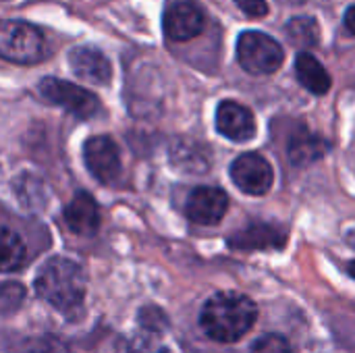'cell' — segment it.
I'll return each mask as SVG.
<instances>
[{
	"label": "cell",
	"instance_id": "cell-1",
	"mask_svg": "<svg viewBox=\"0 0 355 353\" xmlns=\"http://www.w3.org/2000/svg\"><path fill=\"white\" fill-rule=\"evenodd\" d=\"M258 318L256 304L237 291H218L202 308L200 327L218 343H235L245 337Z\"/></svg>",
	"mask_w": 355,
	"mask_h": 353
},
{
	"label": "cell",
	"instance_id": "cell-2",
	"mask_svg": "<svg viewBox=\"0 0 355 353\" xmlns=\"http://www.w3.org/2000/svg\"><path fill=\"white\" fill-rule=\"evenodd\" d=\"M37 295L62 314H73L85 298L83 268L69 258H50L35 277Z\"/></svg>",
	"mask_w": 355,
	"mask_h": 353
},
{
	"label": "cell",
	"instance_id": "cell-3",
	"mask_svg": "<svg viewBox=\"0 0 355 353\" xmlns=\"http://www.w3.org/2000/svg\"><path fill=\"white\" fill-rule=\"evenodd\" d=\"M48 56V42L35 25L17 19L0 21V58L15 64H35Z\"/></svg>",
	"mask_w": 355,
	"mask_h": 353
},
{
	"label": "cell",
	"instance_id": "cell-4",
	"mask_svg": "<svg viewBox=\"0 0 355 353\" xmlns=\"http://www.w3.org/2000/svg\"><path fill=\"white\" fill-rule=\"evenodd\" d=\"M285 60L283 46L264 31H243L237 40V62L250 75H272Z\"/></svg>",
	"mask_w": 355,
	"mask_h": 353
},
{
	"label": "cell",
	"instance_id": "cell-5",
	"mask_svg": "<svg viewBox=\"0 0 355 353\" xmlns=\"http://www.w3.org/2000/svg\"><path fill=\"white\" fill-rule=\"evenodd\" d=\"M37 92L46 102L60 106L79 119H89L100 106L98 98L89 89L58 77H44L37 85Z\"/></svg>",
	"mask_w": 355,
	"mask_h": 353
},
{
	"label": "cell",
	"instance_id": "cell-6",
	"mask_svg": "<svg viewBox=\"0 0 355 353\" xmlns=\"http://www.w3.org/2000/svg\"><path fill=\"white\" fill-rule=\"evenodd\" d=\"M206 27V12L196 0H168L162 12V29L171 42H189Z\"/></svg>",
	"mask_w": 355,
	"mask_h": 353
},
{
	"label": "cell",
	"instance_id": "cell-7",
	"mask_svg": "<svg viewBox=\"0 0 355 353\" xmlns=\"http://www.w3.org/2000/svg\"><path fill=\"white\" fill-rule=\"evenodd\" d=\"M229 175L235 187L248 196H264L275 183V171L270 162L258 152H245L231 162Z\"/></svg>",
	"mask_w": 355,
	"mask_h": 353
},
{
	"label": "cell",
	"instance_id": "cell-8",
	"mask_svg": "<svg viewBox=\"0 0 355 353\" xmlns=\"http://www.w3.org/2000/svg\"><path fill=\"white\" fill-rule=\"evenodd\" d=\"M83 160L100 183H114L121 175V150L108 135H94L83 144Z\"/></svg>",
	"mask_w": 355,
	"mask_h": 353
},
{
	"label": "cell",
	"instance_id": "cell-9",
	"mask_svg": "<svg viewBox=\"0 0 355 353\" xmlns=\"http://www.w3.org/2000/svg\"><path fill=\"white\" fill-rule=\"evenodd\" d=\"M229 210V196L220 187H196L185 204V214L202 227L218 225Z\"/></svg>",
	"mask_w": 355,
	"mask_h": 353
},
{
	"label": "cell",
	"instance_id": "cell-10",
	"mask_svg": "<svg viewBox=\"0 0 355 353\" xmlns=\"http://www.w3.org/2000/svg\"><path fill=\"white\" fill-rule=\"evenodd\" d=\"M214 123L216 131L231 141H250L256 135L254 112L235 100H223L218 104Z\"/></svg>",
	"mask_w": 355,
	"mask_h": 353
},
{
	"label": "cell",
	"instance_id": "cell-11",
	"mask_svg": "<svg viewBox=\"0 0 355 353\" xmlns=\"http://www.w3.org/2000/svg\"><path fill=\"white\" fill-rule=\"evenodd\" d=\"M287 231L279 225L270 223H254L243 231H237L229 237V246L233 250H283L287 243Z\"/></svg>",
	"mask_w": 355,
	"mask_h": 353
},
{
	"label": "cell",
	"instance_id": "cell-12",
	"mask_svg": "<svg viewBox=\"0 0 355 353\" xmlns=\"http://www.w3.org/2000/svg\"><path fill=\"white\" fill-rule=\"evenodd\" d=\"M69 64L75 75L89 83L108 85L112 79V67L110 60L104 56L102 50L94 46H77L69 52Z\"/></svg>",
	"mask_w": 355,
	"mask_h": 353
},
{
	"label": "cell",
	"instance_id": "cell-13",
	"mask_svg": "<svg viewBox=\"0 0 355 353\" xmlns=\"http://www.w3.org/2000/svg\"><path fill=\"white\" fill-rule=\"evenodd\" d=\"M64 225L69 227V231L77 233V235H94L100 227V210L96 200L87 193V191H79L73 196V200L64 206L62 212Z\"/></svg>",
	"mask_w": 355,
	"mask_h": 353
},
{
	"label": "cell",
	"instance_id": "cell-14",
	"mask_svg": "<svg viewBox=\"0 0 355 353\" xmlns=\"http://www.w3.org/2000/svg\"><path fill=\"white\" fill-rule=\"evenodd\" d=\"M329 150V144L318 133H312L308 127L300 125L287 141V156L295 166H310L320 160Z\"/></svg>",
	"mask_w": 355,
	"mask_h": 353
},
{
	"label": "cell",
	"instance_id": "cell-15",
	"mask_svg": "<svg viewBox=\"0 0 355 353\" xmlns=\"http://www.w3.org/2000/svg\"><path fill=\"white\" fill-rule=\"evenodd\" d=\"M295 75L297 81L312 94L322 96L331 89V75L322 67V62L310 52H300L295 58Z\"/></svg>",
	"mask_w": 355,
	"mask_h": 353
},
{
	"label": "cell",
	"instance_id": "cell-16",
	"mask_svg": "<svg viewBox=\"0 0 355 353\" xmlns=\"http://www.w3.org/2000/svg\"><path fill=\"white\" fill-rule=\"evenodd\" d=\"M27 260L23 239L10 229L0 227V273H15Z\"/></svg>",
	"mask_w": 355,
	"mask_h": 353
},
{
	"label": "cell",
	"instance_id": "cell-17",
	"mask_svg": "<svg viewBox=\"0 0 355 353\" xmlns=\"http://www.w3.org/2000/svg\"><path fill=\"white\" fill-rule=\"evenodd\" d=\"M171 160L189 173H204L208 171V156L202 148H198L193 141H177L171 148Z\"/></svg>",
	"mask_w": 355,
	"mask_h": 353
},
{
	"label": "cell",
	"instance_id": "cell-18",
	"mask_svg": "<svg viewBox=\"0 0 355 353\" xmlns=\"http://www.w3.org/2000/svg\"><path fill=\"white\" fill-rule=\"evenodd\" d=\"M287 33H289L291 42L304 50L316 46L320 40V29H318V23L314 17H293L287 23Z\"/></svg>",
	"mask_w": 355,
	"mask_h": 353
},
{
	"label": "cell",
	"instance_id": "cell-19",
	"mask_svg": "<svg viewBox=\"0 0 355 353\" xmlns=\"http://www.w3.org/2000/svg\"><path fill=\"white\" fill-rule=\"evenodd\" d=\"M25 289L19 283H0V312H10L21 306Z\"/></svg>",
	"mask_w": 355,
	"mask_h": 353
},
{
	"label": "cell",
	"instance_id": "cell-20",
	"mask_svg": "<svg viewBox=\"0 0 355 353\" xmlns=\"http://www.w3.org/2000/svg\"><path fill=\"white\" fill-rule=\"evenodd\" d=\"M250 353H291V350H289V343L285 337L268 333V335H262L254 341Z\"/></svg>",
	"mask_w": 355,
	"mask_h": 353
},
{
	"label": "cell",
	"instance_id": "cell-21",
	"mask_svg": "<svg viewBox=\"0 0 355 353\" xmlns=\"http://www.w3.org/2000/svg\"><path fill=\"white\" fill-rule=\"evenodd\" d=\"M119 353H173L171 350H166L164 345L160 343H154V341H148V339H133L129 343H125Z\"/></svg>",
	"mask_w": 355,
	"mask_h": 353
},
{
	"label": "cell",
	"instance_id": "cell-22",
	"mask_svg": "<svg viewBox=\"0 0 355 353\" xmlns=\"http://www.w3.org/2000/svg\"><path fill=\"white\" fill-rule=\"evenodd\" d=\"M248 17H264L268 12V2L266 0H233Z\"/></svg>",
	"mask_w": 355,
	"mask_h": 353
},
{
	"label": "cell",
	"instance_id": "cell-23",
	"mask_svg": "<svg viewBox=\"0 0 355 353\" xmlns=\"http://www.w3.org/2000/svg\"><path fill=\"white\" fill-rule=\"evenodd\" d=\"M343 21H345V27H347V31L355 35V4L354 6H349L347 10H345V17H343Z\"/></svg>",
	"mask_w": 355,
	"mask_h": 353
},
{
	"label": "cell",
	"instance_id": "cell-24",
	"mask_svg": "<svg viewBox=\"0 0 355 353\" xmlns=\"http://www.w3.org/2000/svg\"><path fill=\"white\" fill-rule=\"evenodd\" d=\"M285 4H304L306 0H283Z\"/></svg>",
	"mask_w": 355,
	"mask_h": 353
},
{
	"label": "cell",
	"instance_id": "cell-25",
	"mask_svg": "<svg viewBox=\"0 0 355 353\" xmlns=\"http://www.w3.org/2000/svg\"><path fill=\"white\" fill-rule=\"evenodd\" d=\"M349 273H352V275L355 277V264H352V266H349Z\"/></svg>",
	"mask_w": 355,
	"mask_h": 353
}]
</instances>
